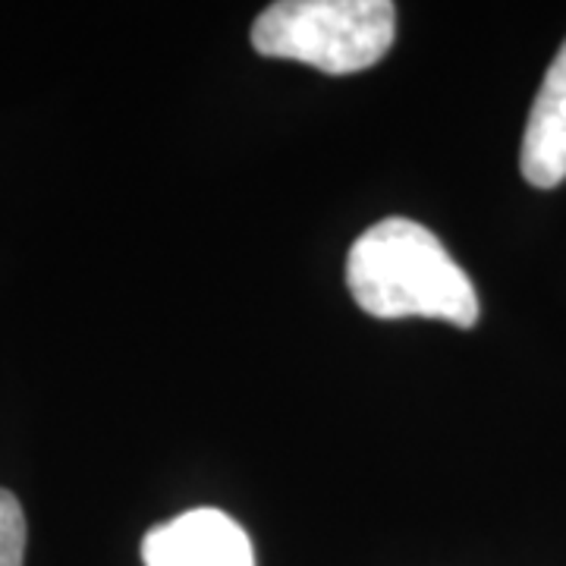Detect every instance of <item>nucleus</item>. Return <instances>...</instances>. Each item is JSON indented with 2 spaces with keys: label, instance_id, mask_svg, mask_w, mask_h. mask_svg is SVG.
Wrapping results in <instances>:
<instances>
[{
  "label": "nucleus",
  "instance_id": "4",
  "mask_svg": "<svg viewBox=\"0 0 566 566\" xmlns=\"http://www.w3.org/2000/svg\"><path fill=\"white\" fill-rule=\"evenodd\" d=\"M520 167L538 189H554L566 180V41L547 66L532 104Z\"/></svg>",
  "mask_w": 566,
  "mask_h": 566
},
{
  "label": "nucleus",
  "instance_id": "3",
  "mask_svg": "<svg viewBox=\"0 0 566 566\" xmlns=\"http://www.w3.org/2000/svg\"><path fill=\"white\" fill-rule=\"evenodd\" d=\"M145 566H255L245 528L221 510L199 506L142 538Z\"/></svg>",
  "mask_w": 566,
  "mask_h": 566
},
{
  "label": "nucleus",
  "instance_id": "1",
  "mask_svg": "<svg viewBox=\"0 0 566 566\" xmlns=\"http://www.w3.org/2000/svg\"><path fill=\"white\" fill-rule=\"evenodd\" d=\"M353 300L371 318H434L479 324V293L444 243L409 218L368 227L346 255Z\"/></svg>",
  "mask_w": 566,
  "mask_h": 566
},
{
  "label": "nucleus",
  "instance_id": "5",
  "mask_svg": "<svg viewBox=\"0 0 566 566\" xmlns=\"http://www.w3.org/2000/svg\"><path fill=\"white\" fill-rule=\"evenodd\" d=\"M25 560V516L22 504L0 488V566H22Z\"/></svg>",
  "mask_w": 566,
  "mask_h": 566
},
{
  "label": "nucleus",
  "instance_id": "2",
  "mask_svg": "<svg viewBox=\"0 0 566 566\" xmlns=\"http://www.w3.org/2000/svg\"><path fill=\"white\" fill-rule=\"evenodd\" d=\"M394 35L397 7L390 0H283L252 25L262 57L308 63L331 76L381 63Z\"/></svg>",
  "mask_w": 566,
  "mask_h": 566
}]
</instances>
